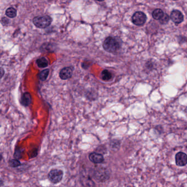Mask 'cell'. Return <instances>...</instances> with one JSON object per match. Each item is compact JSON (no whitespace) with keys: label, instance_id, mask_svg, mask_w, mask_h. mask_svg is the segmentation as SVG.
Listing matches in <instances>:
<instances>
[{"label":"cell","instance_id":"cell-1","mask_svg":"<svg viewBox=\"0 0 187 187\" xmlns=\"http://www.w3.org/2000/svg\"><path fill=\"white\" fill-rule=\"evenodd\" d=\"M103 47L108 52L114 53L120 48L121 44L119 40H117V37L109 36L104 41Z\"/></svg>","mask_w":187,"mask_h":187},{"label":"cell","instance_id":"cell-2","mask_svg":"<svg viewBox=\"0 0 187 187\" xmlns=\"http://www.w3.org/2000/svg\"><path fill=\"white\" fill-rule=\"evenodd\" d=\"M52 19L47 15L42 16H37L33 19V23L36 27L39 28H45L50 25Z\"/></svg>","mask_w":187,"mask_h":187},{"label":"cell","instance_id":"cell-3","mask_svg":"<svg viewBox=\"0 0 187 187\" xmlns=\"http://www.w3.org/2000/svg\"><path fill=\"white\" fill-rule=\"evenodd\" d=\"M63 172L60 170H52L48 175V178L53 184H57L62 180Z\"/></svg>","mask_w":187,"mask_h":187},{"label":"cell","instance_id":"cell-4","mask_svg":"<svg viewBox=\"0 0 187 187\" xmlns=\"http://www.w3.org/2000/svg\"><path fill=\"white\" fill-rule=\"evenodd\" d=\"M146 16L142 12H137L132 17V21L135 25L141 26L146 21Z\"/></svg>","mask_w":187,"mask_h":187},{"label":"cell","instance_id":"cell-5","mask_svg":"<svg viewBox=\"0 0 187 187\" xmlns=\"http://www.w3.org/2000/svg\"><path fill=\"white\" fill-rule=\"evenodd\" d=\"M73 74V68L71 66L62 69L60 73V77L62 80H68L72 76Z\"/></svg>","mask_w":187,"mask_h":187},{"label":"cell","instance_id":"cell-6","mask_svg":"<svg viewBox=\"0 0 187 187\" xmlns=\"http://www.w3.org/2000/svg\"><path fill=\"white\" fill-rule=\"evenodd\" d=\"M176 165L178 166H185L187 163V154L183 152H178L176 155Z\"/></svg>","mask_w":187,"mask_h":187},{"label":"cell","instance_id":"cell-7","mask_svg":"<svg viewBox=\"0 0 187 187\" xmlns=\"http://www.w3.org/2000/svg\"><path fill=\"white\" fill-rule=\"evenodd\" d=\"M170 18L172 22H174V23L176 24H180L182 22L184 19V16L183 14L181 12L178 10L172 11L171 12Z\"/></svg>","mask_w":187,"mask_h":187},{"label":"cell","instance_id":"cell-8","mask_svg":"<svg viewBox=\"0 0 187 187\" xmlns=\"http://www.w3.org/2000/svg\"><path fill=\"white\" fill-rule=\"evenodd\" d=\"M94 174L96 179L100 181H104L109 178L108 172L105 169H97Z\"/></svg>","mask_w":187,"mask_h":187},{"label":"cell","instance_id":"cell-9","mask_svg":"<svg viewBox=\"0 0 187 187\" xmlns=\"http://www.w3.org/2000/svg\"><path fill=\"white\" fill-rule=\"evenodd\" d=\"M89 159L94 164H101L104 161V159L103 155L99 153H92L89 154Z\"/></svg>","mask_w":187,"mask_h":187},{"label":"cell","instance_id":"cell-10","mask_svg":"<svg viewBox=\"0 0 187 187\" xmlns=\"http://www.w3.org/2000/svg\"><path fill=\"white\" fill-rule=\"evenodd\" d=\"M22 100V104L25 107H27L30 105L32 101V97L29 92H25L23 94L21 98Z\"/></svg>","mask_w":187,"mask_h":187},{"label":"cell","instance_id":"cell-11","mask_svg":"<svg viewBox=\"0 0 187 187\" xmlns=\"http://www.w3.org/2000/svg\"><path fill=\"white\" fill-rule=\"evenodd\" d=\"M113 78L112 74L108 70H104L101 74V78L103 81H108L112 79Z\"/></svg>","mask_w":187,"mask_h":187},{"label":"cell","instance_id":"cell-12","mask_svg":"<svg viewBox=\"0 0 187 187\" xmlns=\"http://www.w3.org/2000/svg\"><path fill=\"white\" fill-rule=\"evenodd\" d=\"M36 63L37 66L41 68H46L48 65V62L45 58L42 57L41 58H39L36 60Z\"/></svg>","mask_w":187,"mask_h":187},{"label":"cell","instance_id":"cell-13","mask_svg":"<svg viewBox=\"0 0 187 187\" xmlns=\"http://www.w3.org/2000/svg\"><path fill=\"white\" fill-rule=\"evenodd\" d=\"M164 12L161 9H156L152 13V16L153 18L156 19V20H160V19L162 18L164 16Z\"/></svg>","mask_w":187,"mask_h":187},{"label":"cell","instance_id":"cell-14","mask_svg":"<svg viewBox=\"0 0 187 187\" xmlns=\"http://www.w3.org/2000/svg\"><path fill=\"white\" fill-rule=\"evenodd\" d=\"M6 14L7 15V16L11 18H15L17 16L16 9L14 8L13 7H9L6 10Z\"/></svg>","mask_w":187,"mask_h":187},{"label":"cell","instance_id":"cell-15","mask_svg":"<svg viewBox=\"0 0 187 187\" xmlns=\"http://www.w3.org/2000/svg\"><path fill=\"white\" fill-rule=\"evenodd\" d=\"M49 72H50V70H49V69H45L44 70L41 71L39 73V78L40 80H41V81H45L48 77Z\"/></svg>","mask_w":187,"mask_h":187},{"label":"cell","instance_id":"cell-16","mask_svg":"<svg viewBox=\"0 0 187 187\" xmlns=\"http://www.w3.org/2000/svg\"><path fill=\"white\" fill-rule=\"evenodd\" d=\"M110 146L113 150L117 151L120 146V141H117V140H113L110 142Z\"/></svg>","mask_w":187,"mask_h":187},{"label":"cell","instance_id":"cell-17","mask_svg":"<svg viewBox=\"0 0 187 187\" xmlns=\"http://www.w3.org/2000/svg\"><path fill=\"white\" fill-rule=\"evenodd\" d=\"M8 164L9 166L12 167H17L21 165V162L17 159H12L9 161Z\"/></svg>","mask_w":187,"mask_h":187},{"label":"cell","instance_id":"cell-18","mask_svg":"<svg viewBox=\"0 0 187 187\" xmlns=\"http://www.w3.org/2000/svg\"><path fill=\"white\" fill-rule=\"evenodd\" d=\"M169 19L170 18H169V16L167 14H164L163 17L160 19V23H161V24L166 23L169 21Z\"/></svg>","mask_w":187,"mask_h":187},{"label":"cell","instance_id":"cell-19","mask_svg":"<svg viewBox=\"0 0 187 187\" xmlns=\"http://www.w3.org/2000/svg\"><path fill=\"white\" fill-rule=\"evenodd\" d=\"M4 74H5V70L2 68L0 67V79L2 78Z\"/></svg>","mask_w":187,"mask_h":187},{"label":"cell","instance_id":"cell-20","mask_svg":"<svg viewBox=\"0 0 187 187\" xmlns=\"http://www.w3.org/2000/svg\"><path fill=\"white\" fill-rule=\"evenodd\" d=\"M2 22L3 23H5V24H8V23H9V20L7 18L4 17L2 19Z\"/></svg>","mask_w":187,"mask_h":187},{"label":"cell","instance_id":"cell-21","mask_svg":"<svg viewBox=\"0 0 187 187\" xmlns=\"http://www.w3.org/2000/svg\"><path fill=\"white\" fill-rule=\"evenodd\" d=\"M2 156L1 154H0V161L2 160Z\"/></svg>","mask_w":187,"mask_h":187},{"label":"cell","instance_id":"cell-22","mask_svg":"<svg viewBox=\"0 0 187 187\" xmlns=\"http://www.w3.org/2000/svg\"><path fill=\"white\" fill-rule=\"evenodd\" d=\"M97 1H103L104 0H97Z\"/></svg>","mask_w":187,"mask_h":187},{"label":"cell","instance_id":"cell-23","mask_svg":"<svg viewBox=\"0 0 187 187\" xmlns=\"http://www.w3.org/2000/svg\"><path fill=\"white\" fill-rule=\"evenodd\" d=\"M174 1H176V0H174Z\"/></svg>","mask_w":187,"mask_h":187}]
</instances>
